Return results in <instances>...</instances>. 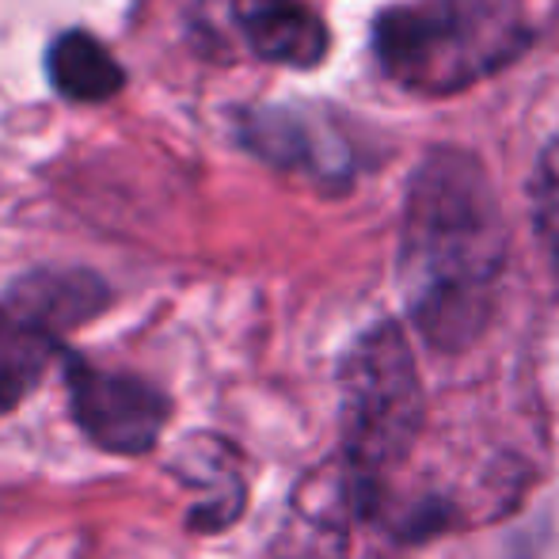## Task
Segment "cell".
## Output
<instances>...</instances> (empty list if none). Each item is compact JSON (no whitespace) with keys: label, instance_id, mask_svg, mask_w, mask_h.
Instances as JSON below:
<instances>
[{"label":"cell","instance_id":"4","mask_svg":"<svg viewBox=\"0 0 559 559\" xmlns=\"http://www.w3.org/2000/svg\"><path fill=\"white\" fill-rule=\"evenodd\" d=\"M61 373H66L69 412L92 445L118 456H141L160 442L171 400L145 377L99 369L76 354L61 358Z\"/></svg>","mask_w":559,"mask_h":559},{"label":"cell","instance_id":"10","mask_svg":"<svg viewBox=\"0 0 559 559\" xmlns=\"http://www.w3.org/2000/svg\"><path fill=\"white\" fill-rule=\"evenodd\" d=\"M176 472L194 487H206L202 507L191 510L194 530H225L243 510V479L236 468V456L214 435L191 438L176 456Z\"/></svg>","mask_w":559,"mask_h":559},{"label":"cell","instance_id":"5","mask_svg":"<svg viewBox=\"0 0 559 559\" xmlns=\"http://www.w3.org/2000/svg\"><path fill=\"white\" fill-rule=\"evenodd\" d=\"M358 510L346 491V479L332 461L312 472L294 495V507L266 559H350V525Z\"/></svg>","mask_w":559,"mask_h":559},{"label":"cell","instance_id":"11","mask_svg":"<svg viewBox=\"0 0 559 559\" xmlns=\"http://www.w3.org/2000/svg\"><path fill=\"white\" fill-rule=\"evenodd\" d=\"M533 199V225H537V240L545 248L548 263L559 274V138L540 153L537 171L530 183Z\"/></svg>","mask_w":559,"mask_h":559},{"label":"cell","instance_id":"8","mask_svg":"<svg viewBox=\"0 0 559 559\" xmlns=\"http://www.w3.org/2000/svg\"><path fill=\"white\" fill-rule=\"evenodd\" d=\"M58 358H66L58 328L23 309L15 297H0V419L43 384Z\"/></svg>","mask_w":559,"mask_h":559},{"label":"cell","instance_id":"7","mask_svg":"<svg viewBox=\"0 0 559 559\" xmlns=\"http://www.w3.org/2000/svg\"><path fill=\"white\" fill-rule=\"evenodd\" d=\"M243 148L263 156L266 164L282 171H309L312 179H335L343 183L350 176V164L338 160L332 148H320V130L312 118L289 111V107H259L236 118Z\"/></svg>","mask_w":559,"mask_h":559},{"label":"cell","instance_id":"9","mask_svg":"<svg viewBox=\"0 0 559 559\" xmlns=\"http://www.w3.org/2000/svg\"><path fill=\"white\" fill-rule=\"evenodd\" d=\"M46 76L61 99L88 107L115 99L126 84V69L118 66V58L84 27H66L53 35L46 50Z\"/></svg>","mask_w":559,"mask_h":559},{"label":"cell","instance_id":"6","mask_svg":"<svg viewBox=\"0 0 559 559\" xmlns=\"http://www.w3.org/2000/svg\"><path fill=\"white\" fill-rule=\"evenodd\" d=\"M233 20L251 53L271 66L312 69L332 46L324 20L305 0H233Z\"/></svg>","mask_w":559,"mask_h":559},{"label":"cell","instance_id":"2","mask_svg":"<svg viewBox=\"0 0 559 559\" xmlns=\"http://www.w3.org/2000/svg\"><path fill=\"white\" fill-rule=\"evenodd\" d=\"M338 472L358 510V522H377L389 514L392 472L419 445L427 396L419 366L400 324L381 320L366 328L338 366Z\"/></svg>","mask_w":559,"mask_h":559},{"label":"cell","instance_id":"3","mask_svg":"<svg viewBox=\"0 0 559 559\" xmlns=\"http://www.w3.org/2000/svg\"><path fill=\"white\" fill-rule=\"evenodd\" d=\"M530 38V0H412L373 23L381 73L419 96L472 88L525 53Z\"/></svg>","mask_w":559,"mask_h":559},{"label":"cell","instance_id":"1","mask_svg":"<svg viewBox=\"0 0 559 559\" xmlns=\"http://www.w3.org/2000/svg\"><path fill=\"white\" fill-rule=\"evenodd\" d=\"M507 266V222L484 164L435 148L415 168L400 225V289L435 350L456 354L487 332Z\"/></svg>","mask_w":559,"mask_h":559}]
</instances>
